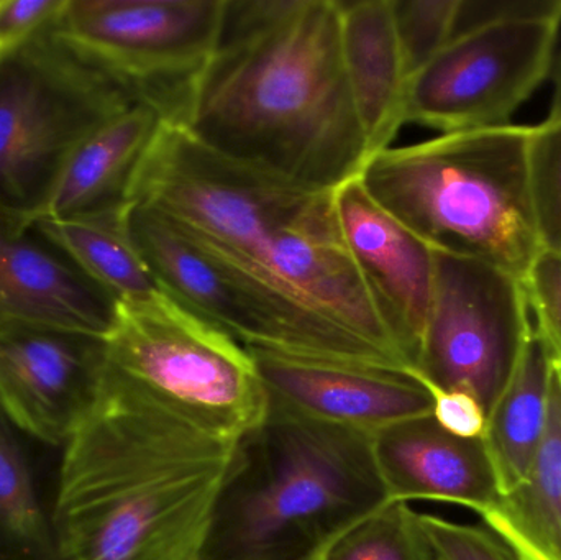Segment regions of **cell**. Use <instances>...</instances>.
<instances>
[{
	"mask_svg": "<svg viewBox=\"0 0 561 560\" xmlns=\"http://www.w3.org/2000/svg\"><path fill=\"white\" fill-rule=\"evenodd\" d=\"M0 56H2V55H0Z\"/></svg>",
	"mask_w": 561,
	"mask_h": 560,
	"instance_id": "34",
	"label": "cell"
},
{
	"mask_svg": "<svg viewBox=\"0 0 561 560\" xmlns=\"http://www.w3.org/2000/svg\"><path fill=\"white\" fill-rule=\"evenodd\" d=\"M425 388L432 397V416L445 431L465 439L484 436L488 414L477 398L465 391Z\"/></svg>",
	"mask_w": 561,
	"mask_h": 560,
	"instance_id": "30",
	"label": "cell"
},
{
	"mask_svg": "<svg viewBox=\"0 0 561 560\" xmlns=\"http://www.w3.org/2000/svg\"><path fill=\"white\" fill-rule=\"evenodd\" d=\"M343 61L369 158L404 127L409 72L392 0H339Z\"/></svg>",
	"mask_w": 561,
	"mask_h": 560,
	"instance_id": "17",
	"label": "cell"
},
{
	"mask_svg": "<svg viewBox=\"0 0 561 560\" xmlns=\"http://www.w3.org/2000/svg\"><path fill=\"white\" fill-rule=\"evenodd\" d=\"M266 395V413L345 427L373 437L432 414V397L411 372L385 365L247 347Z\"/></svg>",
	"mask_w": 561,
	"mask_h": 560,
	"instance_id": "13",
	"label": "cell"
},
{
	"mask_svg": "<svg viewBox=\"0 0 561 560\" xmlns=\"http://www.w3.org/2000/svg\"><path fill=\"white\" fill-rule=\"evenodd\" d=\"M309 560H312V559H309Z\"/></svg>",
	"mask_w": 561,
	"mask_h": 560,
	"instance_id": "33",
	"label": "cell"
},
{
	"mask_svg": "<svg viewBox=\"0 0 561 560\" xmlns=\"http://www.w3.org/2000/svg\"><path fill=\"white\" fill-rule=\"evenodd\" d=\"M480 518L520 560H561V375L556 358L536 459L523 482Z\"/></svg>",
	"mask_w": 561,
	"mask_h": 560,
	"instance_id": "19",
	"label": "cell"
},
{
	"mask_svg": "<svg viewBox=\"0 0 561 560\" xmlns=\"http://www.w3.org/2000/svg\"><path fill=\"white\" fill-rule=\"evenodd\" d=\"M105 372V339L46 325H0V413L39 443L68 444L94 407Z\"/></svg>",
	"mask_w": 561,
	"mask_h": 560,
	"instance_id": "12",
	"label": "cell"
},
{
	"mask_svg": "<svg viewBox=\"0 0 561 560\" xmlns=\"http://www.w3.org/2000/svg\"><path fill=\"white\" fill-rule=\"evenodd\" d=\"M125 207L117 213L81 219L38 217L32 224L118 302H137L163 289L128 236Z\"/></svg>",
	"mask_w": 561,
	"mask_h": 560,
	"instance_id": "21",
	"label": "cell"
},
{
	"mask_svg": "<svg viewBox=\"0 0 561 560\" xmlns=\"http://www.w3.org/2000/svg\"><path fill=\"white\" fill-rule=\"evenodd\" d=\"M125 224L160 288L245 347L399 368L371 345L207 249L160 210L128 203Z\"/></svg>",
	"mask_w": 561,
	"mask_h": 560,
	"instance_id": "8",
	"label": "cell"
},
{
	"mask_svg": "<svg viewBox=\"0 0 561 560\" xmlns=\"http://www.w3.org/2000/svg\"><path fill=\"white\" fill-rule=\"evenodd\" d=\"M68 0H0V55L55 25Z\"/></svg>",
	"mask_w": 561,
	"mask_h": 560,
	"instance_id": "29",
	"label": "cell"
},
{
	"mask_svg": "<svg viewBox=\"0 0 561 560\" xmlns=\"http://www.w3.org/2000/svg\"><path fill=\"white\" fill-rule=\"evenodd\" d=\"M526 19L561 20V0H460L455 36L493 23Z\"/></svg>",
	"mask_w": 561,
	"mask_h": 560,
	"instance_id": "28",
	"label": "cell"
},
{
	"mask_svg": "<svg viewBox=\"0 0 561 560\" xmlns=\"http://www.w3.org/2000/svg\"><path fill=\"white\" fill-rule=\"evenodd\" d=\"M312 560H437L419 512L386 500L327 541Z\"/></svg>",
	"mask_w": 561,
	"mask_h": 560,
	"instance_id": "23",
	"label": "cell"
},
{
	"mask_svg": "<svg viewBox=\"0 0 561 560\" xmlns=\"http://www.w3.org/2000/svg\"><path fill=\"white\" fill-rule=\"evenodd\" d=\"M553 355L534 324L513 380L488 416L483 439L503 495L523 482L546 434Z\"/></svg>",
	"mask_w": 561,
	"mask_h": 560,
	"instance_id": "20",
	"label": "cell"
},
{
	"mask_svg": "<svg viewBox=\"0 0 561 560\" xmlns=\"http://www.w3.org/2000/svg\"><path fill=\"white\" fill-rule=\"evenodd\" d=\"M240 441L201 430L107 365L65 446L56 560H203Z\"/></svg>",
	"mask_w": 561,
	"mask_h": 560,
	"instance_id": "2",
	"label": "cell"
},
{
	"mask_svg": "<svg viewBox=\"0 0 561 560\" xmlns=\"http://www.w3.org/2000/svg\"><path fill=\"white\" fill-rule=\"evenodd\" d=\"M550 78H552L553 81V98L547 121L552 122L561 118V53L557 56L556 62H553L552 75H550Z\"/></svg>",
	"mask_w": 561,
	"mask_h": 560,
	"instance_id": "31",
	"label": "cell"
},
{
	"mask_svg": "<svg viewBox=\"0 0 561 560\" xmlns=\"http://www.w3.org/2000/svg\"><path fill=\"white\" fill-rule=\"evenodd\" d=\"M340 230L402 351L417 365L434 293V250L356 176L333 190Z\"/></svg>",
	"mask_w": 561,
	"mask_h": 560,
	"instance_id": "14",
	"label": "cell"
},
{
	"mask_svg": "<svg viewBox=\"0 0 561 560\" xmlns=\"http://www.w3.org/2000/svg\"><path fill=\"white\" fill-rule=\"evenodd\" d=\"M0 560H56L51 516L39 503L32 470L0 413Z\"/></svg>",
	"mask_w": 561,
	"mask_h": 560,
	"instance_id": "22",
	"label": "cell"
},
{
	"mask_svg": "<svg viewBox=\"0 0 561 560\" xmlns=\"http://www.w3.org/2000/svg\"><path fill=\"white\" fill-rule=\"evenodd\" d=\"M128 203L160 210L287 301L414 370L346 247L333 191L236 163L167 122L135 174Z\"/></svg>",
	"mask_w": 561,
	"mask_h": 560,
	"instance_id": "3",
	"label": "cell"
},
{
	"mask_svg": "<svg viewBox=\"0 0 561 560\" xmlns=\"http://www.w3.org/2000/svg\"><path fill=\"white\" fill-rule=\"evenodd\" d=\"M371 446L388 500L450 503L481 516L503 499L483 437L454 436L432 414L385 427Z\"/></svg>",
	"mask_w": 561,
	"mask_h": 560,
	"instance_id": "16",
	"label": "cell"
},
{
	"mask_svg": "<svg viewBox=\"0 0 561 560\" xmlns=\"http://www.w3.org/2000/svg\"><path fill=\"white\" fill-rule=\"evenodd\" d=\"M118 305L32 222L0 207V325H46L105 339Z\"/></svg>",
	"mask_w": 561,
	"mask_h": 560,
	"instance_id": "15",
	"label": "cell"
},
{
	"mask_svg": "<svg viewBox=\"0 0 561 560\" xmlns=\"http://www.w3.org/2000/svg\"><path fill=\"white\" fill-rule=\"evenodd\" d=\"M523 285L534 324L561 365V252L542 250Z\"/></svg>",
	"mask_w": 561,
	"mask_h": 560,
	"instance_id": "27",
	"label": "cell"
},
{
	"mask_svg": "<svg viewBox=\"0 0 561 560\" xmlns=\"http://www.w3.org/2000/svg\"><path fill=\"white\" fill-rule=\"evenodd\" d=\"M386 500L371 437L266 413L240 439L203 560H309Z\"/></svg>",
	"mask_w": 561,
	"mask_h": 560,
	"instance_id": "4",
	"label": "cell"
},
{
	"mask_svg": "<svg viewBox=\"0 0 561 560\" xmlns=\"http://www.w3.org/2000/svg\"><path fill=\"white\" fill-rule=\"evenodd\" d=\"M556 365H557V368H559V372H560V375H561V365L557 361H556Z\"/></svg>",
	"mask_w": 561,
	"mask_h": 560,
	"instance_id": "32",
	"label": "cell"
},
{
	"mask_svg": "<svg viewBox=\"0 0 561 560\" xmlns=\"http://www.w3.org/2000/svg\"><path fill=\"white\" fill-rule=\"evenodd\" d=\"M561 20L493 23L455 36L411 76L405 124L442 134L510 125L552 75Z\"/></svg>",
	"mask_w": 561,
	"mask_h": 560,
	"instance_id": "11",
	"label": "cell"
},
{
	"mask_svg": "<svg viewBox=\"0 0 561 560\" xmlns=\"http://www.w3.org/2000/svg\"><path fill=\"white\" fill-rule=\"evenodd\" d=\"M458 3L460 0H392L409 79L455 38Z\"/></svg>",
	"mask_w": 561,
	"mask_h": 560,
	"instance_id": "25",
	"label": "cell"
},
{
	"mask_svg": "<svg viewBox=\"0 0 561 560\" xmlns=\"http://www.w3.org/2000/svg\"><path fill=\"white\" fill-rule=\"evenodd\" d=\"M105 348L115 374L207 433L240 441L265 421L249 348L164 292L121 302Z\"/></svg>",
	"mask_w": 561,
	"mask_h": 560,
	"instance_id": "7",
	"label": "cell"
},
{
	"mask_svg": "<svg viewBox=\"0 0 561 560\" xmlns=\"http://www.w3.org/2000/svg\"><path fill=\"white\" fill-rule=\"evenodd\" d=\"M526 125L442 134L369 158L373 199L431 249L481 260L523 282L542 252Z\"/></svg>",
	"mask_w": 561,
	"mask_h": 560,
	"instance_id": "5",
	"label": "cell"
},
{
	"mask_svg": "<svg viewBox=\"0 0 561 560\" xmlns=\"http://www.w3.org/2000/svg\"><path fill=\"white\" fill-rule=\"evenodd\" d=\"M434 262L431 312L414 375L424 387L470 393L490 416L534 329L523 282L457 253L434 250Z\"/></svg>",
	"mask_w": 561,
	"mask_h": 560,
	"instance_id": "9",
	"label": "cell"
},
{
	"mask_svg": "<svg viewBox=\"0 0 561 560\" xmlns=\"http://www.w3.org/2000/svg\"><path fill=\"white\" fill-rule=\"evenodd\" d=\"M529 187L543 250L561 252V118L533 128Z\"/></svg>",
	"mask_w": 561,
	"mask_h": 560,
	"instance_id": "24",
	"label": "cell"
},
{
	"mask_svg": "<svg viewBox=\"0 0 561 560\" xmlns=\"http://www.w3.org/2000/svg\"><path fill=\"white\" fill-rule=\"evenodd\" d=\"M419 522L437 560H520L484 525H465L431 513H419Z\"/></svg>",
	"mask_w": 561,
	"mask_h": 560,
	"instance_id": "26",
	"label": "cell"
},
{
	"mask_svg": "<svg viewBox=\"0 0 561 560\" xmlns=\"http://www.w3.org/2000/svg\"><path fill=\"white\" fill-rule=\"evenodd\" d=\"M164 124L161 111L137 101L102 125L72 155L42 217L81 219L124 209L135 174Z\"/></svg>",
	"mask_w": 561,
	"mask_h": 560,
	"instance_id": "18",
	"label": "cell"
},
{
	"mask_svg": "<svg viewBox=\"0 0 561 560\" xmlns=\"http://www.w3.org/2000/svg\"><path fill=\"white\" fill-rule=\"evenodd\" d=\"M227 0H68L56 30L167 122L209 65Z\"/></svg>",
	"mask_w": 561,
	"mask_h": 560,
	"instance_id": "10",
	"label": "cell"
},
{
	"mask_svg": "<svg viewBox=\"0 0 561 560\" xmlns=\"http://www.w3.org/2000/svg\"><path fill=\"white\" fill-rule=\"evenodd\" d=\"M174 124L220 157L309 190L359 176L369 150L339 0H227L216 52Z\"/></svg>",
	"mask_w": 561,
	"mask_h": 560,
	"instance_id": "1",
	"label": "cell"
},
{
	"mask_svg": "<svg viewBox=\"0 0 561 560\" xmlns=\"http://www.w3.org/2000/svg\"><path fill=\"white\" fill-rule=\"evenodd\" d=\"M137 101L56 23L0 56V207L42 217L75 151Z\"/></svg>",
	"mask_w": 561,
	"mask_h": 560,
	"instance_id": "6",
	"label": "cell"
}]
</instances>
